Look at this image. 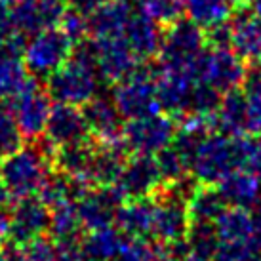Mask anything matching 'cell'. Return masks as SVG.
<instances>
[{
    "label": "cell",
    "instance_id": "cell-15",
    "mask_svg": "<svg viewBox=\"0 0 261 261\" xmlns=\"http://www.w3.org/2000/svg\"><path fill=\"white\" fill-rule=\"evenodd\" d=\"M12 109H14L15 120L19 124L23 138L37 141L44 136L46 124L50 118V95L42 92L40 86H33L21 95L12 99Z\"/></svg>",
    "mask_w": 261,
    "mask_h": 261
},
{
    "label": "cell",
    "instance_id": "cell-38",
    "mask_svg": "<svg viewBox=\"0 0 261 261\" xmlns=\"http://www.w3.org/2000/svg\"><path fill=\"white\" fill-rule=\"evenodd\" d=\"M223 94L218 92L214 86L206 82H196L191 92V101H189V113L200 116L216 115Z\"/></svg>",
    "mask_w": 261,
    "mask_h": 261
},
{
    "label": "cell",
    "instance_id": "cell-29",
    "mask_svg": "<svg viewBox=\"0 0 261 261\" xmlns=\"http://www.w3.org/2000/svg\"><path fill=\"white\" fill-rule=\"evenodd\" d=\"M225 200L218 187L198 183L195 191L187 198V214L191 223H216V219L223 214Z\"/></svg>",
    "mask_w": 261,
    "mask_h": 261
},
{
    "label": "cell",
    "instance_id": "cell-20",
    "mask_svg": "<svg viewBox=\"0 0 261 261\" xmlns=\"http://www.w3.org/2000/svg\"><path fill=\"white\" fill-rule=\"evenodd\" d=\"M154 212H156V196L126 200L116 210V229L122 232L124 237L149 239L152 234Z\"/></svg>",
    "mask_w": 261,
    "mask_h": 261
},
{
    "label": "cell",
    "instance_id": "cell-28",
    "mask_svg": "<svg viewBox=\"0 0 261 261\" xmlns=\"http://www.w3.org/2000/svg\"><path fill=\"white\" fill-rule=\"evenodd\" d=\"M216 130L229 138L246 136V95L242 88L223 94L216 111Z\"/></svg>",
    "mask_w": 261,
    "mask_h": 261
},
{
    "label": "cell",
    "instance_id": "cell-13",
    "mask_svg": "<svg viewBox=\"0 0 261 261\" xmlns=\"http://www.w3.org/2000/svg\"><path fill=\"white\" fill-rule=\"evenodd\" d=\"M90 130H88L86 118L82 115V109L67 103H56L50 111V118L46 124L44 139L50 141L56 147L79 145L92 141Z\"/></svg>",
    "mask_w": 261,
    "mask_h": 261
},
{
    "label": "cell",
    "instance_id": "cell-11",
    "mask_svg": "<svg viewBox=\"0 0 261 261\" xmlns=\"http://www.w3.org/2000/svg\"><path fill=\"white\" fill-rule=\"evenodd\" d=\"M94 44L97 74L109 84L122 82L141 65V61L124 37L94 38Z\"/></svg>",
    "mask_w": 261,
    "mask_h": 261
},
{
    "label": "cell",
    "instance_id": "cell-49",
    "mask_svg": "<svg viewBox=\"0 0 261 261\" xmlns=\"http://www.w3.org/2000/svg\"><path fill=\"white\" fill-rule=\"evenodd\" d=\"M38 2L51 10H65L67 8V0H38Z\"/></svg>",
    "mask_w": 261,
    "mask_h": 261
},
{
    "label": "cell",
    "instance_id": "cell-31",
    "mask_svg": "<svg viewBox=\"0 0 261 261\" xmlns=\"http://www.w3.org/2000/svg\"><path fill=\"white\" fill-rule=\"evenodd\" d=\"M214 227H216L218 240L246 242V240H252V234H254V216L248 212V208L231 206V208H225L223 214L216 219Z\"/></svg>",
    "mask_w": 261,
    "mask_h": 261
},
{
    "label": "cell",
    "instance_id": "cell-27",
    "mask_svg": "<svg viewBox=\"0 0 261 261\" xmlns=\"http://www.w3.org/2000/svg\"><path fill=\"white\" fill-rule=\"evenodd\" d=\"M95 143H79V145L58 147L54 151V170L61 174L69 175L73 179L84 181L92 187L90 183V170H92V160H94Z\"/></svg>",
    "mask_w": 261,
    "mask_h": 261
},
{
    "label": "cell",
    "instance_id": "cell-36",
    "mask_svg": "<svg viewBox=\"0 0 261 261\" xmlns=\"http://www.w3.org/2000/svg\"><path fill=\"white\" fill-rule=\"evenodd\" d=\"M141 12L159 27L168 29L181 21L185 15V6L183 0H145L141 4Z\"/></svg>",
    "mask_w": 261,
    "mask_h": 261
},
{
    "label": "cell",
    "instance_id": "cell-8",
    "mask_svg": "<svg viewBox=\"0 0 261 261\" xmlns=\"http://www.w3.org/2000/svg\"><path fill=\"white\" fill-rule=\"evenodd\" d=\"M248 67L231 48H210L198 59V82H206L218 92L227 94L242 88Z\"/></svg>",
    "mask_w": 261,
    "mask_h": 261
},
{
    "label": "cell",
    "instance_id": "cell-51",
    "mask_svg": "<svg viewBox=\"0 0 261 261\" xmlns=\"http://www.w3.org/2000/svg\"><path fill=\"white\" fill-rule=\"evenodd\" d=\"M0 202L8 204L10 202V196H8L6 189H4V185H2V179H0Z\"/></svg>",
    "mask_w": 261,
    "mask_h": 261
},
{
    "label": "cell",
    "instance_id": "cell-22",
    "mask_svg": "<svg viewBox=\"0 0 261 261\" xmlns=\"http://www.w3.org/2000/svg\"><path fill=\"white\" fill-rule=\"evenodd\" d=\"M65 10H51L42 6L38 0H17L12 4L14 29L23 37H35L48 27H58Z\"/></svg>",
    "mask_w": 261,
    "mask_h": 261
},
{
    "label": "cell",
    "instance_id": "cell-1",
    "mask_svg": "<svg viewBox=\"0 0 261 261\" xmlns=\"http://www.w3.org/2000/svg\"><path fill=\"white\" fill-rule=\"evenodd\" d=\"M255 141L239 136L208 134L196 147L189 164V172L202 185H218L234 170H250Z\"/></svg>",
    "mask_w": 261,
    "mask_h": 261
},
{
    "label": "cell",
    "instance_id": "cell-6",
    "mask_svg": "<svg viewBox=\"0 0 261 261\" xmlns=\"http://www.w3.org/2000/svg\"><path fill=\"white\" fill-rule=\"evenodd\" d=\"M73 48V40L59 27H48L31 37L23 51V61L33 76L48 79L69 61Z\"/></svg>",
    "mask_w": 261,
    "mask_h": 261
},
{
    "label": "cell",
    "instance_id": "cell-37",
    "mask_svg": "<svg viewBox=\"0 0 261 261\" xmlns=\"http://www.w3.org/2000/svg\"><path fill=\"white\" fill-rule=\"evenodd\" d=\"M154 159H156V164H159L164 187H170L174 183L181 181L183 177L189 175V164L172 145L162 149L159 154H154Z\"/></svg>",
    "mask_w": 261,
    "mask_h": 261
},
{
    "label": "cell",
    "instance_id": "cell-48",
    "mask_svg": "<svg viewBox=\"0 0 261 261\" xmlns=\"http://www.w3.org/2000/svg\"><path fill=\"white\" fill-rule=\"evenodd\" d=\"M252 240H254L257 252L261 254V214L254 218V234H252Z\"/></svg>",
    "mask_w": 261,
    "mask_h": 261
},
{
    "label": "cell",
    "instance_id": "cell-35",
    "mask_svg": "<svg viewBox=\"0 0 261 261\" xmlns=\"http://www.w3.org/2000/svg\"><path fill=\"white\" fill-rule=\"evenodd\" d=\"M19 124L15 120L14 109L8 103H0V159L19 151L25 143Z\"/></svg>",
    "mask_w": 261,
    "mask_h": 261
},
{
    "label": "cell",
    "instance_id": "cell-50",
    "mask_svg": "<svg viewBox=\"0 0 261 261\" xmlns=\"http://www.w3.org/2000/svg\"><path fill=\"white\" fill-rule=\"evenodd\" d=\"M248 6L261 19V0H248Z\"/></svg>",
    "mask_w": 261,
    "mask_h": 261
},
{
    "label": "cell",
    "instance_id": "cell-46",
    "mask_svg": "<svg viewBox=\"0 0 261 261\" xmlns=\"http://www.w3.org/2000/svg\"><path fill=\"white\" fill-rule=\"evenodd\" d=\"M10 219H12V210H8V204L0 202V239L8 237V232H10Z\"/></svg>",
    "mask_w": 261,
    "mask_h": 261
},
{
    "label": "cell",
    "instance_id": "cell-43",
    "mask_svg": "<svg viewBox=\"0 0 261 261\" xmlns=\"http://www.w3.org/2000/svg\"><path fill=\"white\" fill-rule=\"evenodd\" d=\"M54 261H86L79 240L56 242V259Z\"/></svg>",
    "mask_w": 261,
    "mask_h": 261
},
{
    "label": "cell",
    "instance_id": "cell-21",
    "mask_svg": "<svg viewBox=\"0 0 261 261\" xmlns=\"http://www.w3.org/2000/svg\"><path fill=\"white\" fill-rule=\"evenodd\" d=\"M231 50L244 61L261 59V19L252 10H237L231 23Z\"/></svg>",
    "mask_w": 261,
    "mask_h": 261
},
{
    "label": "cell",
    "instance_id": "cell-42",
    "mask_svg": "<svg viewBox=\"0 0 261 261\" xmlns=\"http://www.w3.org/2000/svg\"><path fill=\"white\" fill-rule=\"evenodd\" d=\"M23 261H54L56 259V240L38 237L21 246Z\"/></svg>",
    "mask_w": 261,
    "mask_h": 261
},
{
    "label": "cell",
    "instance_id": "cell-55",
    "mask_svg": "<svg viewBox=\"0 0 261 261\" xmlns=\"http://www.w3.org/2000/svg\"><path fill=\"white\" fill-rule=\"evenodd\" d=\"M17 261H23V259H21V255H19V259H17Z\"/></svg>",
    "mask_w": 261,
    "mask_h": 261
},
{
    "label": "cell",
    "instance_id": "cell-17",
    "mask_svg": "<svg viewBox=\"0 0 261 261\" xmlns=\"http://www.w3.org/2000/svg\"><path fill=\"white\" fill-rule=\"evenodd\" d=\"M82 115L86 118L90 136L97 143H109L122 138V115L118 113L115 101L109 97L95 95L86 105H82Z\"/></svg>",
    "mask_w": 261,
    "mask_h": 261
},
{
    "label": "cell",
    "instance_id": "cell-4",
    "mask_svg": "<svg viewBox=\"0 0 261 261\" xmlns=\"http://www.w3.org/2000/svg\"><path fill=\"white\" fill-rule=\"evenodd\" d=\"M206 31L191 19H181L162 35L159 69L166 73L185 74L198 82V59L206 51Z\"/></svg>",
    "mask_w": 261,
    "mask_h": 261
},
{
    "label": "cell",
    "instance_id": "cell-10",
    "mask_svg": "<svg viewBox=\"0 0 261 261\" xmlns=\"http://www.w3.org/2000/svg\"><path fill=\"white\" fill-rule=\"evenodd\" d=\"M113 187H116L124 200L156 196L164 189L156 159L151 154H134L126 160L122 174Z\"/></svg>",
    "mask_w": 261,
    "mask_h": 261
},
{
    "label": "cell",
    "instance_id": "cell-53",
    "mask_svg": "<svg viewBox=\"0 0 261 261\" xmlns=\"http://www.w3.org/2000/svg\"><path fill=\"white\" fill-rule=\"evenodd\" d=\"M257 206L261 208V187H259V196H257Z\"/></svg>",
    "mask_w": 261,
    "mask_h": 261
},
{
    "label": "cell",
    "instance_id": "cell-19",
    "mask_svg": "<svg viewBox=\"0 0 261 261\" xmlns=\"http://www.w3.org/2000/svg\"><path fill=\"white\" fill-rule=\"evenodd\" d=\"M126 145L122 138L109 141V143H97L95 141L94 160L90 170V183L92 187H113L122 174L126 164Z\"/></svg>",
    "mask_w": 261,
    "mask_h": 261
},
{
    "label": "cell",
    "instance_id": "cell-7",
    "mask_svg": "<svg viewBox=\"0 0 261 261\" xmlns=\"http://www.w3.org/2000/svg\"><path fill=\"white\" fill-rule=\"evenodd\" d=\"M175 126L172 116L159 113V115L132 118L124 124L122 141L126 149L134 154H159L162 149L172 145L175 138Z\"/></svg>",
    "mask_w": 261,
    "mask_h": 261
},
{
    "label": "cell",
    "instance_id": "cell-34",
    "mask_svg": "<svg viewBox=\"0 0 261 261\" xmlns=\"http://www.w3.org/2000/svg\"><path fill=\"white\" fill-rule=\"evenodd\" d=\"M185 239H187L191 255L212 261L219 242L214 223H191Z\"/></svg>",
    "mask_w": 261,
    "mask_h": 261
},
{
    "label": "cell",
    "instance_id": "cell-40",
    "mask_svg": "<svg viewBox=\"0 0 261 261\" xmlns=\"http://www.w3.org/2000/svg\"><path fill=\"white\" fill-rule=\"evenodd\" d=\"M257 248L254 240L246 242H223L219 240L212 261H257Z\"/></svg>",
    "mask_w": 261,
    "mask_h": 261
},
{
    "label": "cell",
    "instance_id": "cell-24",
    "mask_svg": "<svg viewBox=\"0 0 261 261\" xmlns=\"http://www.w3.org/2000/svg\"><path fill=\"white\" fill-rule=\"evenodd\" d=\"M244 4L246 0H183L187 17L204 31L229 23L232 14Z\"/></svg>",
    "mask_w": 261,
    "mask_h": 261
},
{
    "label": "cell",
    "instance_id": "cell-12",
    "mask_svg": "<svg viewBox=\"0 0 261 261\" xmlns=\"http://www.w3.org/2000/svg\"><path fill=\"white\" fill-rule=\"evenodd\" d=\"M48 229H50V208L38 196L15 200L10 219V232H8L14 244L25 246L31 240L44 237Z\"/></svg>",
    "mask_w": 261,
    "mask_h": 261
},
{
    "label": "cell",
    "instance_id": "cell-45",
    "mask_svg": "<svg viewBox=\"0 0 261 261\" xmlns=\"http://www.w3.org/2000/svg\"><path fill=\"white\" fill-rule=\"evenodd\" d=\"M69 2H71V8L82 12L84 15H90L99 6H103L107 0H69Z\"/></svg>",
    "mask_w": 261,
    "mask_h": 261
},
{
    "label": "cell",
    "instance_id": "cell-23",
    "mask_svg": "<svg viewBox=\"0 0 261 261\" xmlns=\"http://www.w3.org/2000/svg\"><path fill=\"white\" fill-rule=\"evenodd\" d=\"M132 15L134 14L128 0H107L88 15V33L94 38L124 37Z\"/></svg>",
    "mask_w": 261,
    "mask_h": 261
},
{
    "label": "cell",
    "instance_id": "cell-30",
    "mask_svg": "<svg viewBox=\"0 0 261 261\" xmlns=\"http://www.w3.org/2000/svg\"><path fill=\"white\" fill-rule=\"evenodd\" d=\"M124 234L116 227H103L97 231H90L82 239L80 248L86 261H116Z\"/></svg>",
    "mask_w": 261,
    "mask_h": 261
},
{
    "label": "cell",
    "instance_id": "cell-33",
    "mask_svg": "<svg viewBox=\"0 0 261 261\" xmlns=\"http://www.w3.org/2000/svg\"><path fill=\"white\" fill-rule=\"evenodd\" d=\"M51 239L56 242H65V240H79L82 229L79 218V210L74 202H65L61 206L51 208L50 212V229Z\"/></svg>",
    "mask_w": 261,
    "mask_h": 261
},
{
    "label": "cell",
    "instance_id": "cell-2",
    "mask_svg": "<svg viewBox=\"0 0 261 261\" xmlns=\"http://www.w3.org/2000/svg\"><path fill=\"white\" fill-rule=\"evenodd\" d=\"M99 74L95 65L94 40H82L73 48L65 65H61L46 79V94L56 103H67L74 107L86 105L97 95Z\"/></svg>",
    "mask_w": 261,
    "mask_h": 261
},
{
    "label": "cell",
    "instance_id": "cell-39",
    "mask_svg": "<svg viewBox=\"0 0 261 261\" xmlns=\"http://www.w3.org/2000/svg\"><path fill=\"white\" fill-rule=\"evenodd\" d=\"M116 261H159V250L149 239L124 237Z\"/></svg>",
    "mask_w": 261,
    "mask_h": 261
},
{
    "label": "cell",
    "instance_id": "cell-26",
    "mask_svg": "<svg viewBox=\"0 0 261 261\" xmlns=\"http://www.w3.org/2000/svg\"><path fill=\"white\" fill-rule=\"evenodd\" d=\"M218 191L221 193L223 200L231 206H240V208H250L257 204V196H259V175L252 172V170H234L231 174L223 177L221 181L216 185Z\"/></svg>",
    "mask_w": 261,
    "mask_h": 261
},
{
    "label": "cell",
    "instance_id": "cell-54",
    "mask_svg": "<svg viewBox=\"0 0 261 261\" xmlns=\"http://www.w3.org/2000/svg\"><path fill=\"white\" fill-rule=\"evenodd\" d=\"M8 2H10V4H14V2H17V0H8Z\"/></svg>",
    "mask_w": 261,
    "mask_h": 261
},
{
    "label": "cell",
    "instance_id": "cell-18",
    "mask_svg": "<svg viewBox=\"0 0 261 261\" xmlns=\"http://www.w3.org/2000/svg\"><path fill=\"white\" fill-rule=\"evenodd\" d=\"M195 84V80L185 74L166 73L156 67V97L160 111L172 118H181L187 115Z\"/></svg>",
    "mask_w": 261,
    "mask_h": 261
},
{
    "label": "cell",
    "instance_id": "cell-32",
    "mask_svg": "<svg viewBox=\"0 0 261 261\" xmlns=\"http://www.w3.org/2000/svg\"><path fill=\"white\" fill-rule=\"evenodd\" d=\"M242 92L246 95V136L261 138V67L248 69Z\"/></svg>",
    "mask_w": 261,
    "mask_h": 261
},
{
    "label": "cell",
    "instance_id": "cell-52",
    "mask_svg": "<svg viewBox=\"0 0 261 261\" xmlns=\"http://www.w3.org/2000/svg\"><path fill=\"white\" fill-rule=\"evenodd\" d=\"M0 261H6V255H4V250L0 248Z\"/></svg>",
    "mask_w": 261,
    "mask_h": 261
},
{
    "label": "cell",
    "instance_id": "cell-44",
    "mask_svg": "<svg viewBox=\"0 0 261 261\" xmlns=\"http://www.w3.org/2000/svg\"><path fill=\"white\" fill-rule=\"evenodd\" d=\"M15 33L12 21V6L8 0H0V48Z\"/></svg>",
    "mask_w": 261,
    "mask_h": 261
},
{
    "label": "cell",
    "instance_id": "cell-25",
    "mask_svg": "<svg viewBox=\"0 0 261 261\" xmlns=\"http://www.w3.org/2000/svg\"><path fill=\"white\" fill-rule=\"evenodd\" d=\"M124 38L141 63L159 56L160 46H162V35H160L159 25L149 19L143 12L132 15L130 23L124 31Z\"/></svg>",
    "mask_w": 261,
    "mask_h": 261
},
{
    "label": "cell",
    "instance_id": "cell-56",
    "mask_svg": "<svg viewBox=\"0 0 261 261\" xmlns=\"http://www.w3.org/2000/svg\"><path fill=\"white\" fill-rule=\"evenodd\" d=\"M257 261H261V259H257Z\"/></svg>",
    "mask_w": 261,
    "mask_h": 261
},
{
    "label": "cell",
    "instance_id": "cell-3",
    "mask_svg": "<svg viewBox=\"0 0 261 261\" xmlns=\"http://www.w3.org/2000/svg\"><path fill=\"white\" fill-rule=\"evenodd\" d=\"M38 141L35 145H23L0 162V179L10 200H21L38 195L44 179L54 170V151L50 141Z\"/></svg>",
    "mask_w": 261,
    "mask_h": 261
},
{
    "label": "cell",
    "instance_id": "cell-9",
    "mask_svg": "<svg viewBox=\"0 0 261 261\" xmlns=\"http://www.w3.org/2000/svg\"><path fill=\"white\" fill-rule=\"evenodd\" d=\"M25 37L14 33L0 48V99L12 101L29 88L37 86L38 80L29 73L23 61L25 51Z\"/></svg>",
    "mask_w": 261,
    "mask_h": 261
},
{
    "label": "cell",
    "instance_id": "cell-14",
    "mask_svg": "<svg viewBox=\"0 0 261 261\" xmlns=\"http://www.w3.org/2000/svg\"><path fill=\"white\" fill-rule=\"evenodd\" d=\"M126 202L116 187H92L76 202L79 218L84 231H97L115 223L116 210Z\"/></svg>",
    "mask_w": 261,
    "mask_h": 261
},
{
    "label": "cell",
    "instance_id": "cell-47",
    "mask_svg": "<svg viewBox=\"0 0 261 261\" xmlns=\"http://www.w3.org/2000/svg\"><path fill=\"white\" fill-rule=\"evenodd\" d=\"M250 170L255 172L257 175H261V139L255 141L254 154H252V162H250Z\"/></svg>",
    "mask_w": 261,
    "mask_h": 261
},
{
    "label": "cell",
    "instance_id": "cell-41",
    "mask_svg": "<svg viewBox=\"0 0 261 261\" xmlns=\"http://www.w3.org/2000/svg\"><path fill=\"white\" fill-rule=\"evenodd\" d=\"M58 27L73 40V44H79L88 35V15H84L74 8H67L59 19Z\"/></svg>",
    "mask_w": 261,
    "mask_h": 261
},
{
    "label": "cell",
    "instance_id": "cell-16",
    "mask_svg": "<svg viewBox=\"0 0 261 261\" xmlns=\"http://www.w3.org/2000/svg\"><path fill=\"white\" fill-rule=\"evenodd\" d=\"M189 225L191 221L185 202L168 193L166 189H162L156 195V212L151 237H154L156 242H175L185 239Z\"/></svg>",
    "mask_w": 261,
    "mask_h": 261
},
{
    "label": "cell",
    "instance_id": "cell-5",
    "mask_svg": "<svg viewBox=\"0 0 261 261\" xmlns=\"http://www.w3.org/2000/svg\"><path fill=\"white\" fill-rule=\"evenodd\" d=\"M113 101L126 120L162 113L156 97V69L139 65L128 79L115 84Z\"/></svg>",
    "mask_w": 261,
    "mask_h": 261
}]
</instances>
